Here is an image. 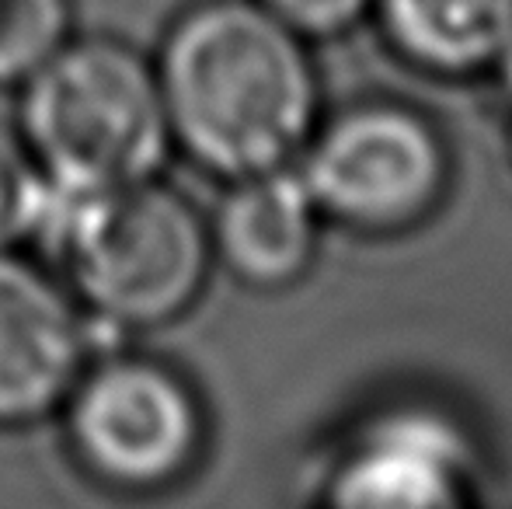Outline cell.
Here are the masks:
<instances>
[{"label": "cell", "instance_id": "6da1fadb", "mask_svg": "<svg viewBox=\"0 0 512 509\" xmlns=\"http://www.w3.org/2000/svg\"><path fill=\"white\" fill-rule=\"evenodd\" d=\"M175 147L220 178L293 164L317 129L307 39L262 0H203L157 56Z\"/></svg>", "mask_w": 512, "mask_h": 509}, {"label": "cell", "instance_id": "30bf717a", "mask_svg": "<svg viewBox=\"0 0 512 509\" xmlns=\"http://www.w3.org/2000/svg\"><path fill=\"white\" fill-rule=\"evenodd\" d=\"M70 0H0V84H25L70 42Z\"/></svg>", "mask_w": 512, "mask_h": 509}, {"label": "cell", "instance_id": "5bb4252c", "mask_svg": "<svg viewBox=\"0 0 512 509\" xmlns=\"http://www.w3.org/2000/svg\"><path fill=\"white\" fill-rule=\"evenodd\" d=\"M509 154H512V133H509Z\"/></svg>", "mask_w": 512, "mask_h": 509}, {"label": "cell", "instance_id": "7c38bea8", "mask_svg": "<svg viewBox=\"0 0 512 509\" xmlns=\"http://www.w3.org/2000/svg\"><path fill=\"white\" fill-rule=\"evenodd\" d=\"M262 4L290 28H297L304 39L342 35L373 11V0H262Z\"/></svg>", "mask_w": 512, "mask_h": 509}, {"label": "cell", "instance_id": "8992f818", "mask_svg": "<svg viewBox=\"0 0 512 509\" xmlns=\"http://www.w3.org/2000/svg\"><path fill=\"white\" fill-rule=\"evenodd\" d=\"M88 367V325L74 293L0 248V426L60 408Z\"/></svg>", "mask_w": 512, "mask_h": 509}, {"label": "cell", "instance_id": "8fae6325", "mask_svg": "<svg viewBox=\"0 0 512 509\" xmlns=\"http://www.w3.org/2000/svg\"><path fill=\"white\" fill-rule=\"evenodd\" d=\"M53 182L35 161L25 133L0 123V248L35 238L49 210Z\"/></svg>", "mask_w": 512, "mask_h": 509}, {"label": "cell", "instance_id": "52a82bcc", "mask_svg": "<svg viewBox=\"0 0 512 509\" xmlns=\"http://www.w3.org/2000/svg\"><path fill=\"white\" fill-rule=\"evenodd\" d=\"M471 447L432 408H394L359 433L338 461L328 499L349 509H446L467 489Z\"/></svg>", "mask_w": 512, "mask_h": 509}, {"label": "cell", "instance_id": "4fadbf2b", "mask_svg": "<svg viewBox=\"0 0 512 509\" xmlns=\"http://www.w3.org/2000/svg\"><path fill=\"white\" fill-rule=\"evenodd\" d=\"M495 70H499V77H502V88H506V95L512 98V42L506 46V53L499 56V63H495Z\"/></svg>", "mask_w": 512, "mask_h": 509}, {"label": "cell", "instance_id": "5b68a950", "mask_svg": "<svg viewBox=\"0 0 512 509\" xmlns=\"http://www.w3.org/2000/svg\"><path fill=\"white\" fill-rule=\"evenodd\" d=\"M63 405L77 461L122 492L175 485L199 461L206 440L196 391L182 374L143 356L84 367Z\"/></svg>", "mask_w": 512, "mask_h": 509}, {"label": "cell", "instance_id": "7a4b0ae2", "mask_svg": "<svg viewBox=\"0 0 512 509\" xmlns=\"http://www.w3.org/2000/svg\"><path fill=\"white\" fill-rule=\"evenodd\" d=\"M35 238L60 262L74 300L112 328H157L189 311L213 258L203 217L171 185L56 189Z\"/></svg>", "mask_w": 512, "mask_h": 509}, {"label": "cell", "instance_id": "9c48e42d", "mask_svg": "<svg viewBox=\"0 0 512 509\" xmlns=\"http://www.w3.org/2000/svg\"><path fill=\"white\" fill-rule=\"evenodd\" d=\"M373 11L387 42L429 74L495 70L512 42V0H373Z\"/></svg>", "mask_w": 512, "mask_h": 509}, {"label": "cell", "instance_id": "277c9868", "mask_svg": "<svg viewBox=\"0 0 512 509\" xmlns=\"http://www.w3.org/2000/svg\"><path fill=\"white\" fill-rule=\"evenodd\" d=\"M297 171L321 217L359 234H398L439 206L450 157L422 112L366 102L317 126Z\"/></svg>", "mask_w": 512, "mask_h": 509}, {"label": "cell", "instance_id": "3957f363", "mask_svg": "<svg viewBox=\"0 0 512 509\" xmlns=\"http://www.w3.org/2000/svg\"><path fill=\"white\" fill-rule=\"evenodd\" d=\"M21 88L18 129L56 189L147 182L175 147L157 67L126 42H67Z\"/></svg>", "mask_w": 512, "mask_h": 509}, {"label": "cell", "instance_id": "ba28073f", "mask_svg": "<svg viewBox=\"0 0 512 509\" xmlns=\"http://www.w3.org/2000/svg\"><path fill=\"white\" fill-rule=\"evenodd\" d=\"M321 210L293 164L234 178L213 220V252L241 283L283 290L310 269Z\"/></svg>", "mask_w": 512, "mask_h": 509}]
</instances>
